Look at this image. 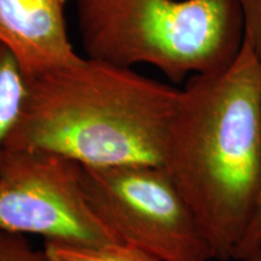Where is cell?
<instances>
[{"mask_svg": "<svg viewBox=\"0 0 261 261\" xmlns=\"http://www.w3.org/2000/svg\"><path fill=\"white\" fill-rule=\"evenodd\" d=\"M243 19L244 40L261 58V0H234Z\"/></svg>", "mask_w": 261, "mask_h": 261, "instance_id": "obj_10", "label": "cell"}, {"mask_svg": "<svg viewBox=\"0 0 261 261\" xmlns=\"http://www.w3.org/2000/svg\"><path fill=\"white\" fill-rule=\"evenodd\" d=\"M242 261H261V247L257 248L256 250H254L249 256H247Z\"/></svg>", "mask_w": 261, "mask_h": 261, "instance_id": "obj_12", "label": "cell"}, {"mask_svg": "<svg viewBox=\"0 0 261 261\" xmlns=\"http://www.w3.org/2000/svg\"><path fill=\"white\" fill-rule=\"evenodd\" d=\"M67 0H0V44L8 47L25 77L81 57L68 35Z\"/></svg>", "mask_w": 261, "mask_h": 261, "instance_id": "obj_6", "label": "cell"}, {"mask_svg": "<svg viewBox=\"0 0 261 261\" xmlns=\"http://www.w3.org/2000/svg\"><path fill=\"white\" fill-rule=\"evenodd\" d=\"M44 252L50 261H161L142 248L123 242L92 246L45 241Z\"/></svg>", "mask_w": 261, "mask_h": 261, "instance_id": "obj_8", "label": "cell"}, {"mask_svg": "<svg viewBox=\"0 0 261 261\" xmlns=\"http://www.w3.org/2000/svg\"><path fill=\"white\" fill-rule=\"evenodd\" d=\"M83 166L41 150L0 151V230L45 241L121 242L91 207Z\"/></svg>", "mask_w": 261, "mask_h": 261, "instance_id": "obj_5", "label": "cell"}, {"mask_svg": "<svg viewBox=\"0 0 261 261\" xmlns=\"http://www.w3.org/2000/svg\"><path fill=\"white\" fill-rule=\"evenodd\" d=\"M77 21L89 58L175 83L224 69L244 41L234 0H77Z\"/></svg>", "mask_w": 261, "mask_h": 261, "instance_id": "obj_3", "label": "cell"}, {"mask_svg": "<svg viewBox=\"0 0 261 261\" xmlns=\"http://www.w3.org/2000/svg\"><path fill=\"white\" fill-rule=\"evenodd\" d=\"M162 166L213 259L236 260L261 189V58L246 40L227 67L181 89Z\"/></svg>", "mask_w": 261, "mask_h": 261, "instance_id": "obj_1", "label": "cell"}, {"mask_svg": "<svg viewBox=\"0 0 261 261\" xmlns=\"http://www.w3.org/2000/svg\"><path fill=\"white\" fill-rule=\"evenodd\" d=\"M91 207L123 243L161 261L214 260L190 205L161 165L84 167Z\"/></svg>", "mask_w": 261, "mask_h": 261, "instance_id": "obj_4", "label": "cell"}, {"mask_svg": "<svg viewBox=\"0 0 261 261\" xmlns=\"http://www.w3.org/2000/svg\"><path fill=\"white\" fill-rule=\"evenodd\" d=\"M27 77L12 52L0 44V151L21 116Z\"/></svg>", "mask_w": 261, "mask_h": 261, "instance_id": "obj_7", "label": "cell"}, {"mask_svg": "<svg viewBox=\"0 0 261 261\" xmlns=\"http://www.w3.org/2000/svg\"><path fill=\"white\" fill-rule=\"evenodd\" d=\"M259 247H261V189L252 221H250L246 236H244L240 249H238L236 260H244Z\"/></svg>", "mask_w": 261, "mask_h": 261, "instance_id": "obj_11", "label": "cell"}, {"mask_svg": "<svg viewBox=\"0 0 261 261\" xmlns=\"http://www.w3.org/2000/svg\"><path fill=\"white\" fill-rule=\"evenodd\" d=\"M0 261H50L44 250L32 246L27 236L0 230Z\"/></svg>", "mask_w": 261, "mask_h": 261, "instance_id": "obj_9", "label": "cell"}, {"mask_svg": "<svg viewBox=\"0 0 261 261\" xmlns=\"http://www.w3.org/2000/svg\"><path fill=\"white\" fill-rule=\"evenodd\" d=\"M4 148L41 150L84 167L161 165L181 90L93 58L27 77Z\"/></svg>", "mask_w": 261, "mask_h": 261, "instance_id": "obj_2", "label": "cell"}]
</instances>
